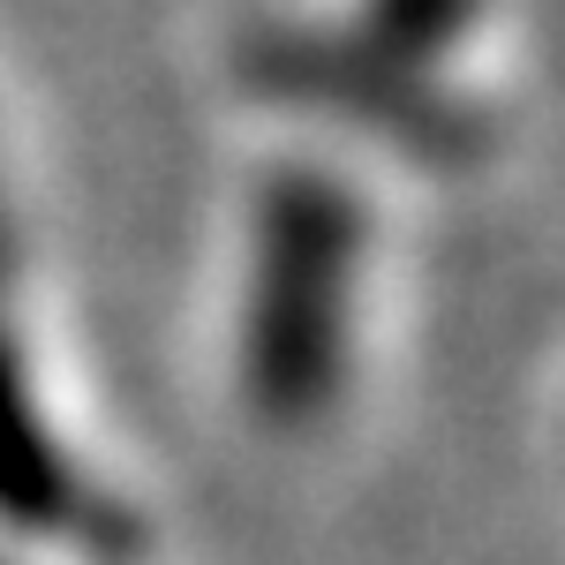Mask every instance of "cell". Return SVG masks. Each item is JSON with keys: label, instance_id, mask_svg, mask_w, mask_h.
I'll use <instances>...</instances> for the list:
<instances>
[{"label": "cell", "instance_id": "277c9868", "mask_svg": "<svg viewBox=\"0 0 565 565\" xmlns=\"http://www.w3.org/2000/svg\"><path fill=\"white\" fill-rule=\"evenodd\" d=\"M482 15H490V0H348L340 23L423 76H452V61L482 39Z\"/></svg>", "mask_w": 565, "mask_h": 565}, {"label": "cell", "instance_id": "7a4b0ae2", "mask_svg": "<svg viewBox=\"0 0 565 565\" xmlns=\"http://www.w3.org/2000/svg\"><path fill=\"white\" fill-rule=\"evenodd\" d=\"M234 76L264 106H295L309 121L385 143L415 167L460 174L490 151V114L452 76H423L385 45L348 31L340 15H257L234 39Z\"/></svg>", "mask_w": 565, "mask_h": 565}, {"label": "cell", "instance_id": "3957f363", "mask_svg": "<svg viewBox=\"0 0 565 565\" xmlns=\"http://www.w3.org/2000/svg\"><path fill=\"white\" fill-rule=\"evenodd\" d=\"M15 287H0V535H23L68 558L129 565L143 558L151 527L114 482L84 460V445L61 430L45 377L15 332Z\"/></svg>", "mask_w": 565, "mask_h": 565}, {"label": "cell", "instance_id": "5b68a950", "mask_svg": "<svg viewBox=\"0 0 565 565\" xmlns=\"http://www.w3.org/2000/svg\"><path fill=\"white\" fill-rule=\"evenodd\" d=\"M0 565H15V558H8V551H0Z\"/></svg>", "mask_w": 565, "mask_h": 565}, {"label": "cell", "instance_id": "6da1fadb", "mask_svg": "<svg viewBox=\"0 0 565 565\" xmlns=\"http://www.w3.org/2000/svg\"><path fill=\"white\" fill-rule=\"evenodd\" d=\"M370 287V204L348 174L287 159L249 196L234 399L264 437H317L354 385Z\"/></svg>", "mask_w": 565, "mask_h": 565}]
</instances>
